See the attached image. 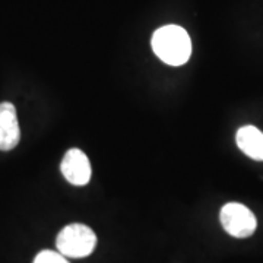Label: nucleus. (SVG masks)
<instances>
[{
  "mask_svg": "<svg viewBox=\"0 0 263 263\" xmlns=\"http://www.w3.org/2000/svg\"><path fill=\"white\" fill-rule=\"evenodd\" d=\"M151 44L157 57L170 66L184 65L192 54V40L187 31L179 25H165L157 29Z\"/></svg>",
  "mask_w": 263,
  "mask_h": 263,
  "instance_id": "f257e3e1",
  "label": "nucleus"
},
{
  "mask_svg": "<svg viewBox=\"0 0 263 263\" xmlns=\"http://www.w3.org/2000/svg\"><path fill=\"white\" fill-rule=\"evenodd\" d=\"M97 246V235L84 224H70L65 227L56 238V247L59 253L66 257L81 259L94 252Z\"/></svg>",
  "mask_w": 263,
  "mask_h": 263,
  "instance_id": "f03ea898",
  "label": "nucleus"
},
{
  "mask_svg": "<svg viewBox=\"0 0 263 263\" xmlns=\"http://www.w3.org/2000/svg\"><path fill=\"white\" fill-rule=\"evenodd\" d=\"M221 226L228 234L235 238H247L254 234L257 219L254 214L243 203L230 202L219 212Z\"/></svg>",
  "mask_w": 263,
  "mask_h": 263,
  "instance_id": "7ed1b4c3",
  "label": "nucleus"
},
{
  "mask_svg": "<svg viewBox=\"0 0 263 263\" xmlns=\"http://www.w3.org/2000/svg\"><path fill=\"white\" fill-rule=\"evenodd\" d=\"M60 170L63 177L73 186H85L91 180V162L85 152L78 148H72L66 152Z\"/></svg>",
  "mask_w": 263,
  "mask_h": 263,
  "instance_id": "20e7f679",
  "label": "nucleus"
},
{
  "mask_svg": "<svg viewBox=\"0 0 263 263\" xmlns=\"http://www.w3.org/2000/svg\"><path fill=\"white\" fill-rule=\"evenodd\" d=\"M21 141L16 107L12 103L0 104V151H12Z\"/></svg>",
  "mask_w": 263,
  "mask_h": 263,
  "instance_id": "39448f33",
  "label": "nucleus"
},
{
  "mask_svg": "<svg viewBox=\"0 0 263 263\" xmlns=\"http://www.w3.org/2000/svg\"><path fill=\"white\" fill-rule=\"evenodd\" d=\"M235 141L240 151L246 154L249 158L254 161H263V132L254 126H243L240 127Z\"/></svg>",
  "mask_w": 263,
  "mask_h": 263,
  "instance_id": "423d86ee",
  "label": "nucleus"
},
{
  "mask_svg": "<svg viewBox=\"0 0 263 263\" xmlns=\"http://www.w3.org/2000/svg\"><path fill=\"white\" fill-rule=\"evenodd\" d=\"M32 263H69L67 257L63 256L59 252H53V250H43L35 256Z\"/></svg>",
  "mask_w": 263,
  "mask_h": 263,
  "instance_id": "0eeeda50",
  "label": "nucleus"
}]
</instances>
